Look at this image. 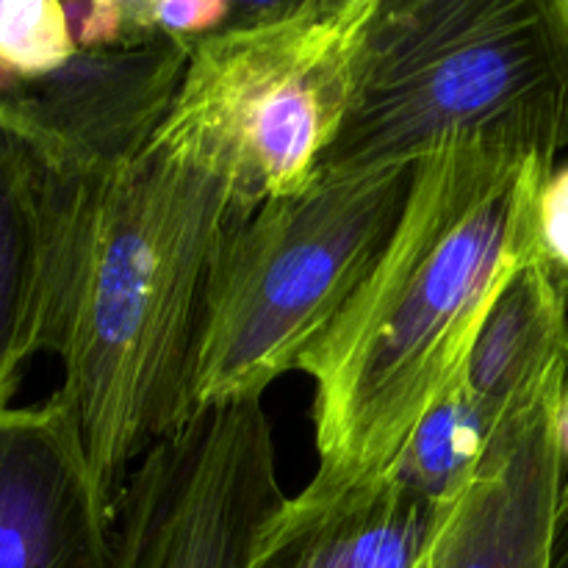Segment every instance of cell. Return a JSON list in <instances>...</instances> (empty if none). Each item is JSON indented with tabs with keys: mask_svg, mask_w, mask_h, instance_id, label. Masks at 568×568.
<instances>
[{
	"mask_svg": "<svg viewBox=\"0 0 568 568\" xmlns=\"http://www.w3.org/2000/svg\"><path fill=\"white\" fill-rule=\"evenodd\" d=\"M555 164L455 142L416 164L403 216L300 369L314 383L316 471L286 499L316 514L386 480L419 422L464 375L477 333L536 247Z\"/></svg>",
	"mask_w": 568,
	"mask_h": 568,
	"instance_id": "cell-1",
	"label": "cell"
},
{
	"mask_svg": "<svg viewBox=\"0 0 568 568\" xmlns=\"http://www.w3.org/2000/svg\"><path fill=\"white\" fill-rule=\"evenodd\" d=\"M231 225L227 172L161 136L133 164L72 181L48 353L111 514L192 416L205 288Z\"/></svg>",
	"mask_w": 568,
	"mask_h": 568,
	"instance_id": "cell-2",
	"label": "cell"
},
{
	"mask_svg": "<svg viewBox=\"0 0 568 568\" xmlns=\"http://www.w3.org/2000/svg\"><path fill=\"white\" fill-rule=\"evenodd\" d=\"M455 142L547 164L568 148L564 0H377L320 172L416 164Z\"/></svg>",
	"mask_w": 568,
	"mask_h": 568,
	"instance_id": "cell-3",
	"label": "cell"
},
{
	"mask_svg": "<svg viewBox=\"0 0 568 568\" xmlns=\"http://www.w3.org/2000/svg\"><path fill=\"white\" fill-rule=\"evenodd\" d=\"M416 164L320 172L227 227L205 288L192 416L261 399L300 369L381 258Z\"/></svg>",
	"mask_w": 568,
	"mask_h": 568,
	"instance_id": "cell-4",
	"label": "cell"
},
{
	"mask_svg": "<svg viewBox=\"0 0 568 568\" xmlns=\"http://www.w3.org/2000/svg\"><path fill=\"white\" fill-rule=\"evenodd\" d=\"M377 0H236L231 28L194 39L155 136L227 172L233 225L308 186L336 142Z\"/></svg>",
	"mask_w": 568,
	"mask_h": 568,
	"instance_id": "cell-5",
	"label": "cell"
},
{
	"mask_svg": "<svg viewBox=\"0 0 568 568\" xmlns=\"http://www.w3.org/2000/svg\"><path fill=\"white\" fill-rule=\"evenodd\" d=\"M283 503L264 403L203 408L133 469L114 514V568H250Z\"/></svg>",
	"mask_w": 568,
	"mask_h": 568,
	"instance_id": "cell-6",
	"label": "cell"
},
{
	"mask_svg": "<svg viewBox=\"0 0 568 568\" xmlns=\"http://www.w3.org/2000/svg\"><path fill=\"white\" fill-rule=\"evenodd\" d=\"M192 42L153 39L78 50L67 64L0 94L55 164L72 178H100L133 164L175 105Z\"/></svg>",
	"mask_w": 568,
	"mask_h": 568,
	"instance_id": "cell-7",
	"label": "cell"
},
{
	"mask_svg": "<svg viewBox=\"0 0 568 568\" xmlns=\"http://www.w3.org/2000/svg\"><path fill=\"white\" fill-rule=\"evenodd\" d=\"M0 568H114V514L53 397L0 408Z\"/></svg>",
	"mask_w": 568,
	"mask_h": 568,
	"instance_id": "cell-8",
	"label": "cell"
},
{
	"mask_svg": "<svg viewBox=\"0 0 568 568\" xmlns=\"http://www.w3.org/2000/svg\"><path fill=\"white\" fill-rule=\"evenodd\" d=\"M568 372L499 427L425 568H549L564 466L558 414Z\"/></svg>",
	"mask_w": 568,
	"mask_h": 568,
	"instance_id": "cell-9",
	"label": "cell"
},
{
	"mask_svg": "<svg viewBox=\"0 0 568 568\" xmlns=\"http://www.w3.org/2000/svg\"><path fill=\"white\" fill-rule=\"evenodd\" d=\"M72 181L0 105V408L50 347Z\"/></svg>",
	"mask_w": 568,
	"mask_h": 568,
	"instance_id": "cell-10",
	"label": "cell"
},
{
	"mask_svg": "<svg viewBox=\"0 0 568 568\" xmlns=\"http://www.w3.org/2000/svg\"><path fill=\"white\" fill-rule=\"evenodd\" d=\"M453 508L394 477L316 514L283 503L258 532L250 568H425Z\"/></svg>",
	"mask_w": 568,
	"mask_h": 568,
	"instance_id": "cell-11",
	"label": "cell"
},
{
	"mask_svg": "<svg viewBox=\"0 0 568 568\" xmlns=\"http://www.w3.org/2000/svg\"><path fill=\"white\" fill-rule=\"evenodd\" d=\"M568 369V277L530 255L488 311L464 383L499 422L532 403Z\"/></svg>",
	"mask_w": 568,
	"mask_h": 568,
	"instance_id": "cell-12",
	"label": "cell"
},
{
	"mask_svg": "<svg viewBox=\"0 0 568 568\" xmlns=\"http://www.w3.org/2000/svg\"><path fill=\"white\" fill-rule=\"evenodd\" d=\"M503 425L460 375L419 422L388 477L436 505L458 503Z\"/></svg>",
	"mask_w": 568,
	"mask_h": 568,
	"instance_id": "cell-13",
	"label": "cell"
},
{
	"mask_svg": "<svg viewBox=\"0 0 568 568\" xmlns=\"http://www.w3.org/2000/svg\"><path fill=\"white\" fill-rule=\"evenodd\" d=\"M75 53L64 3L0 0V94L59 70Z\"/></svg>",
	"mask_w": 568,
	"mask_h": 568,
	"instance_id": "cell-14",
	"label": "cell"
},
{
	"mask_svg": "<svg viewBox=\"0 0 568 568\" xmlns=\"http://www.w3.org/2000/svg\"><path fill=\"white\" fill-rule=\"evenodd\" d=\"M536 247L555 272L568 277V164L555 166L538 192Z\"/></svg>",
	"mask_w": 568,
	"mask_h": 568,
	"instance_id": "cell-15",
	"label": "cell"
},
{
	"mask_svg": "<svg viewBox=\"0 0 568 568\" xmlns=\"http://www.w3.org/2000/svg\"><path fill=\"white\" fill-rule=\"evenodd\" d=\"M78 50H103L128 44L125 0H87L64 3Z\"/></svg>",
	"mask_w": 568,
	"mask_h": 568,
	"instance_id": "cell-16",
	"label": "cell"
},
{
	"mask_svg": "<svg viewBox=\"0 0 568 568\" xmlns=\"http://www.w3.org/2000/svg\"><path fill=\"white\" fill-rule=\"evenodd\" d=\"M549 568H568V486L560 488L558 519H555L552 547H549Z\"/></svg>",
	"mask_w": 568,
	"mask_h": 568,
	"instance_id": "cell-17",
	"label": "cell"
},
{
	"mask_svg": "<svg viewBox=\"0 0 568 568\" xmlns=\"http://www.w3.org/2000/svg\"><path fill=\"white\" fill-rule=\"evenodd\" d=\"M558 447H560V466H564V486H568V383L564 388V399H560Z\"/></svg>",
	"mask_w": 568,
	"mask_h": 568,
	"instance_id": "cell-18",
	"label": "cell"
},
{
	"mask_svg": "<svg viewBox=\"0 0 568 568\" xmlns=\"http://www.w3.org/2000/svg\"><path fill=\"white\" fill-rule=\"evenodd\" d=\"M564 9H566V14H568V0H564Z\"/></svg>",
	"mask_w": 568,
	"mask_h": 568,
	"instance_id": "cell-19",
	"label": "cell"
}]
</instances>
